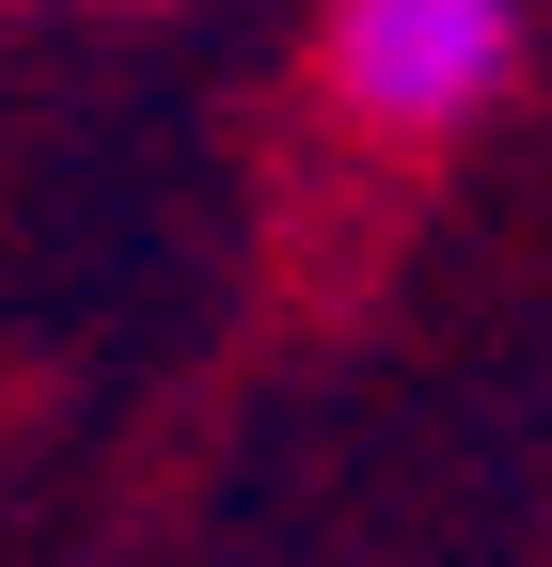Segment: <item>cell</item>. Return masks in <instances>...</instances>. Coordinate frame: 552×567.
<instances>
[{
	"instance_id": "cell-1",
	"label": "cell",
	"mask_w": 552,
	"mask_h": 567,
	"mask_svg": "<svg viewBox=\"0 0 552 567\" xmlns=\"http://www.w3.org/2000/svg\"><path fill=\"white\" fill-rule=\"evenodd\" d=\"M505 80H521V0H331L316 32V95L395 158L490 126Z\"/></svg>"
}]
</instances>
